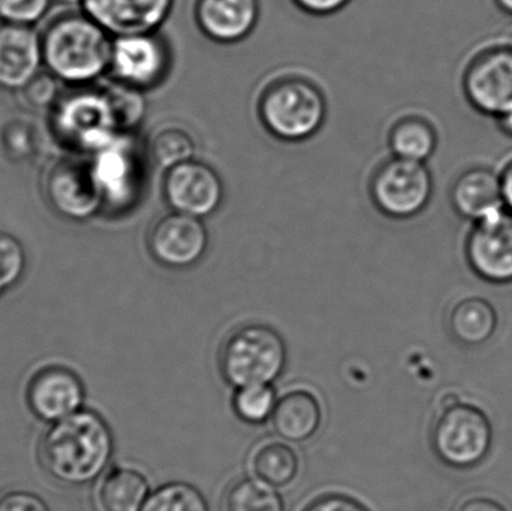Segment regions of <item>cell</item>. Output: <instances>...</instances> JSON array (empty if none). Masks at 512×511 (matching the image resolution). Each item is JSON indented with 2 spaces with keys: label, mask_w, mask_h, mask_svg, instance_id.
<instances>
[{
  "label": "cell",
  "mask_w": 512,
  "mask_h": 511,
  "mask_svg": "<svg viewBox=\"0 0 512 511\" xmlns=\"http://www.w3.org/2000/svg\"><path fill=\"white\" fill-rule=\"evenodd\" d=\"M110 428L93 411L80 410L57 420L39 443L42 467L57 482L87 485L102 476L113 458Z\"/></svg>",
  "instance_id": "6da1fadb"
},
{
  "label": "cell",
  "mask_w": 512,
  "mask_h": 511,
  "mask_svg": "<svg viewBox=\"0 0 512 511\" xmlns=\"http://www.w3.org/2000/svg\"><path fill=\"white\" fill-rule=\"evenodd\" d=\"M41 41L44 65L60 81L87 86L110 69L114 39L86 12L54 18Z\"/></svg>",
  "instance_id": "7a4b0ae2"
},
{
  "label": "cell",
  "mask_w": 512,
  "mask_h": 511,
  "mask_svg": "<svg viewBox=\"0 0 512 511\" xmlns=\"http://www.w3.org/2000/svg\"><path fill=\"white\" fill-rule=\"evenodd\" d=\"M51 110V129L57 140L77 153L95 155L125 132L110 89L77 86L60 96Z\"/></svg>",
  "instance_id": "3957f363"
},
{
  "label": "cell",
  "mask_w": 512,
  "mask_h": 511,
  "mask_svg": "<svg viewBox=\"0 0 512 511\" xmlns=\"http://www.w3.org/2000/svg\"><path fill=\"white\" fill-rule=\"evenodd\" d=\"M259 120L277 140L297 143L313 137L327 116L324 93L303 77L271 81L259 96Z\"/></svg>",
  "instance_id": "277c9868"
},
{
  "label": "cell",
  "mask_w": 512,
  "mask_h": 511,
  "mask_svg": "<svg viewBox=\"0 0 512 511\" xmlns=\"http://www.w3.org/2000/svg\"><path fill=\"white\" fill-rule=\"evenodd\" d=\"M219 365L222 377L234 389L270 386L285 371L286 345L271 327L248 324L228 336Z\"/></svg>",
  "instance_id": "5b68a950"
},
{
  "label": "cell",
  "mask_w": 512,
  "mask_h": 511,
  "mask_svg": "<svg viewBox=\"0 0 512 511\" xmlns=\"http://www.w3.org/2000/svg\"><path fill=\"white\" fill-rule=\"evenodd\" d=\"M492 440V425L480 408L463 404L456 395L442 401L441 416L433 426L432 446L445 465L475 467L489 455Z\"/></svg>",
  "instance_id": "8992f818"
},
{
  "label": "cell",
  "mask_w": 512,
  "mask_h": 511,
  "mask_svg": "<svg viewBox=\"0 0 512 511\" xmlns=\"http://www.w3.org/2000/svg\"><path fill=\"white\" fill-rule=\"evenodd\" d=\"M433 194V177L424 162L393 158L379 165L370 180L376 209L394 219L423 212Z\"/></svg>",
  "instance_id": "52a82bcc"
},
{
  "label": "cell",
  "mask_w": 512,
  "mask_h": 511,
  "mask_svg": "<svg viewBox=\"0 0 512 511\" xmlns=\"http://www.w3.org/2000/svg\"><path fill=\"white\" fill-rule=\"evenodd\" d=\"M44 192L51 209L69 221L83 222L104 209L90 162L62 158L48 167Z\"/></svg>",
  "instance_id": "ba28073f"
},
{
  "label": "cell",
  "mask_w": 512,
  "mask_h": 511,
  "mask_svg": "<svg viewBox=\"0 0 512 511\" xmlns=\"http://www.w3.org/2000/svg\"><path fill=\"white\" fill-rule=\"evenodd\" d=\"M463 90L472 107L487 116L512 111V47L501 45L478 54L463 77Z\"/></svg>",
  "instance_id": "9c48e42d"
},
{
  "label": "cell",
  "mask_w": 512,
  "mask_h": 511,
  "mask_svg": "<svg viewBox=\"0 0 512 511\" xmlns=\"http://www.w3.org/2000/svg\"><path fill=\"white\" fill-rule=\"evenodd\" d=\"M170 68V51L158 32L114 36L110 71L117 83L135 90L153 89Z\"/></svg>",
  "instance_id": "30bf717a"
},
{
  "label": "cell",
  "mask_w": 512,
  "mask_h": 511,
  "mask_svg": "<svg viewBox=\"0 0 512 511\" xmlns=\"http://www.w3.org/2000/svg\"><path fill=\"white\" fill-rule=\"evenodd\" d=\"M165 201L173 212L209 218L224 200V183L215 168L197 158L165 171Z\"/></svg>",
  "instance_id": "8fae6325"
},
{
  "label": "cell",
  "mask_w": 512,
  "mask_h": 511,
  "mask_svg": "<svg viewBox=\"0 0 512 511\" xmlns=\"http://www.w3.org/2000/svg\"><path fill=\"white\" fill-rule=\"evenodd\" d=\"M153 260L168 269L195 266L209 248V233L203 219L171 210L159 218L147 234Z\"/></svg>",
  "instance_id": "7c38bea8"
},
{
  "label": "cell",
  "mask_w": 512,
  "mask_h": 511,
  "mask_svg": "<svg viewBox=\"0 0 512 511\" xmlns=\"http://www.w3.org/2000/svg\"><path fill=\"white\" fill-rule=\"evenodd\" d=\"M471 269L492 284L512 282V213L504 209L474 222L466 239Z\"/></svg>",
  "instance_id": "4fadbf2b"
},
{
  "label": "cell",
  "mask_w": 512,
  "mask_h": 511,
  "mask_svg": "<svg viewBox=\"0 0 512 511\" xmlns=\"http://www.w3.org/2000/svg\"><path fill=\"white\" fill-rule=\"evenodd\" d=\"M104 200V209L123 210L135 203L140 186V161L125 135L90 161Z\"/></svg>",
  "instance_id": "5bb4252c"
},
{
  "label": "cell",
  "mask_w": 512,
  "mask_h": 511,
  "mask_svg": "<svg viewBox=\"0 0 512 511\" xmlns=\"http://www.w3.org/2000/svg\"><path fill=\"white\" fill-rule=\"evenodd\" d=\"M83 12L111 36L158 32L176 0H83Z\"/></svg>",
  "instance_id": "9a60e30c"
},
{
  "label": "cell",
  "mask_w": 512,
  "mask_h": 511,
  "mask_svg": "<svg viewBox=\"0 0 512 511\" xmlns=\"http://www.w3.org/2000/svg\"><path fill=\"white\" fill-rule=\"evenodd\" d=\"M192 17L207 38L236 44L258 26L261 0H194Z\"/></svg>",
  "instance_id": "2e32d148"
},
{
  "label": "cell",
  "mask_w": 512,
  "mask_h": 511,
  "mask_svg": "<svg viewBox=\"0 0 512 511\" xmlns=\"http://www.w3.org/2000/svg\"><path fill=\"white\" fill-rule=\"evenodd\" d=\"M42 65L41 36L32 26L0 23V89L23 90Z\"/></svg>",
  "instance_id": "e0dca14e"
},
{
  "label": "cell",
  "mask_w": 512,
  "mask_h": 511,
  "mask_svg": "<svg viewBox=\"0 0 512 511\" xmlns=\"http://www.w3.org/2000/svg\"><path fill=\"white\" fill-rule=\"evenodd\" d=\"M84 390L77 375L60 366L41 369L27 387V402L36 417L57 422L80 411Z\"/></svg>",
  "instance_id": "ac0fdd59"
},
{
  "label": "cell",
  "mask_w": 512,
  "mask_h": 511,
  "mask_svg": "<svg viewBox=\"0 0 512 511\" xmlns=\"http://www.w3.org/2000/svg\"><path fill=\"white\" fill-rule=\"evenodd\" d=\"M451 204L462 218L483 221L507 209L502 197L501 176L492 168L472 167L451 186Z\"/></svg>",
  "instance_id": "d6986e66"
},
{
  "label": "cell",
  "mask_w": 512,
  "mask_h": 511,
  "mask_svg": "<svg viewBox=\"0 0 512 511\" xmlns=\"http://www.w3.org/2000/svg\"><path fill=\"white\" fill-rule=\"evenodd\" d=\"M322 422L321 405L318 399L306 390L286 393L274 408L271 423L274 432L289 443H304L310 440Z\"/></svg>",
  "instance_id": "ffe728a7"
},
{
  "label": "cell",
  "mask_w": 512,
  "mask_h": 511,
  "mask_svg": "<svg viewBox=\"0 0 512 511\" xmlns=\"http://www.w3.org/2000/svg\"><path fill=\"white\" fill-rule=\"evenodd\" d=\"M498 329V314L492 303L481 297L460 300L450 315V332L460 344L478 347L486 344Z\"/></svg>",
  "instance_id": "44dd1931"
},
{
  "label": "cell",
  "mask_w": 512,
  "mask_h": 511,
  "mask_svg": "<svg viewBox=\"0 0 512 511\" xmlns=\"http://www.w3.org/2000/svg\"><path fill=\"white\" fill-rule=\"evenodd\" d=\"M146 477L131 468H114L102 479L98 489L101 511H143L149 500Z\"/></svg>",
  "instance_id": "7402d4cb"
},
{
  "label": "cell",
  "mask_w": 512,
  "mask_h": 511,
  "mask_svg": "<svg viewBox=\"0 0 512 511\" xmlns=\"http://www.w3.org/2000/svg\"><path fill=\"white\" fill-rule=\"evenodd\" d=\"M388 146L396 158L426 164L438 147V134L424 117L406 116L391 126Z\"/></svg>",
  "instance_id": "603a6c76"
},
{
  "label": "cell",
  "mask_w": 512,
  "mask_h": 511,
  "mask_svg": "<svg viewBox=\"0 0 512 511\" xmlns=\"http://www.w3.org/2000/svg\"><path fill=\"white\" fill-rule=\"evenodd\" d=\"M251 467L256 479L271 488H285L297 477L300 462L297 453L288 444L268 441L256 449Z\"/></svg>",
  "instance_id": "cb8c5ba5"
},
{
  "label": "cell",
  "mask_w": 512,
  "mask_h": 511,
  "mask_svg": "<svg viewBox=\"0 0 512 511\" xmlns=\"http://www.w3.org/2000/svg\"><path fill=\"white\" fill-rule=\"evenodd\" d=\"M197 143L182 126H165L156 132L150 143L153 161L165 171L195 159Z\"/></svg>",
  "instance_id": "d4e9b609"
},
{
  "label": "cell",
  "mask_w": 512,
  "mask_h": 511,
  "mask_svg": "<svg viewBox=\"0 0 512 511\" xmlns=\"http://www.w3.org/2000/svg\"><path fill=\"white\" fill-rule=\"evenodd\" d=\"M225 510L285 511V504L276 488L258 479H242L228 492Z\"/></svg>",
  "instance_id": "484cf974"
},
{
  "label": "cell",
  "mask_w": 512,
  "mask_h": 511,
  "mask_svg": "<svg viewBox=\"0 0 512 511\" xmlns=\"http://www.w3.org/2000/svg\"><path fill=\"white\" fill-rule=\"evenodd\" d=\"M143 511H210L206 498L194 486L168 483L153 492Z\"/></svg>",
  "instance_id": "4316f807"
},
{
  "label": "cell",
  "mask_w": 512,
  "mask_h": 511,
  "mask_svg": "<svg viewBox=\"0 0 512 511\" xmlns=\"http://www.w3.org/2000/svg\"><path fill=\"white\" fill-rule=\"evenodd\" d=\"M276 404V393L268 384L243 387L233 399L237 417L249 425H261L271 419Z\"/></svg>",
  "instance_id": "83f0119b"
},
{
  "label": "cell",
  "mask_w": 512,
  "mask_h": 511,
  "mask_svg": "<svg viewBox=\"0 0 512 511\" xmlns=\"http://www.w3.org/2000/svg\"><path fill=\"white\" fill-rule=\"evenodd\" d=\"M27 257L23 245L11 233L0 230V296L18 284L26 270Z\"/></svg>",
  "instance_id": "f1b7e54d"
},
{
  "label": "cell",
  "mask_w": 512,
  "mask_h": 511,
  "mask_svg": "<svg viewBox=\"0 0 512 511\" xmlns=\"http://www.w3.org/2000/svg\"><path fill=\"white\" fill-rule=\"evenodd\" d=\"M50 5L51 0H0V23L32 26L47 14Z\"/></svg>",
  "instance_id": "f546056e"
},
{
  "label": "cell",
  "mask_w": 512,
  "mask_h": 511,
  "mask_svg": "<svg viewBox=\"0 0 512 511\" xmlns=\"http://www.w3.org/2000/svg\"><path fill=\"white\" fill-rule=\"evenodd\" d=\"M59 81V78L54 77L51 72H39L21 90L24 101H26L29 107L35 108V110L53 108L57 101H59L60 96H62Z\"/></svg>",
  "instance_id": "4dcf8cb0"
},
{
  "label": "cell",
  "mask_w": 512,
  "mask_h": 511,
  "mask_svg": "<svg viewBox=\"0 0 512 511\" xmlns=\"http://www.w3.org/2000/svg\"><path fill=\"white\" fill-rule=\"evenodd\" d=\"M26 123L17 122L3 129V147L14 159H24L33 152L32 129Z\"/></svg>",
  "instance_id": "1f68e13d"
},
{
  "label": "cell",
  "mask_w": 512,
  "mask_h": 511,
  "mask_svg": "<svg viewBox=\"0 0 512 511\" xmlns=\"http://www.w3.org/2000/svg\"><path fill=\"white\" fill-rule=\"evenodd\" d=\"M0 511H50V509L36 495L12 491L0 495Z\"/></svg>",
  "instance_id": "d6a6232c"
},
{
  "label": "cell",
  "mask_w": 512,
  "mask_h": 511,
  "mask_svg": "<svg viewBox=\"0 0 512 511\" xmlns=\"http://www.w3.org/2000/svg\"><path fill=\"white\" fill-rule=\"evenodd\" d=\"M352 0H292L297 9L310 17H330L339 14Z\"/></svg>",
  "instance_id": "836d02e7"
},
{
  "label": "cell",
  "mask_w": 512,
  "mask_h": 511,
  "mask_svg": "<svg viewBox=\"0 0 512 511\" xmlns=\"http://www.w3.org/2000/svg\"><path fill=\"white\" fill-rule=\"evenodd\" d=\"M304 511H369L354 498L345 495H325L310 503Z\"/></svg>",
  "instance_id": "e575fe53"
},
{
  "label": "cell",
  "mask_w": 512,
  "mask_h": 511,
  "mask_svg": "<svg viewBox=\"0 0 512 511\" xmlns=\"http://www.w3.org/2000/svg\"><path fill=\"white\" fill-rule=\"evenodd\" d=\"M456 511H507V509L492 498L472 497L462 501Z\"/></svg>",
  "instance_id": "d590c367"
},
{
  "label": "cell",
  "mask_w": 512,
  "mask_h": 511,
  "mask_svg": "<svg viewBox=\"0 0 512 511\" xmlns=\"http://www.w3.org/2000/svg\"><path fill=\"white\" fill-rule=\"evenodd\" d=\"M502 197H504L505 207L512 213V161L508 162L501 173Z\"/></svg>",
  "instance_id": "8d00e7d4"
},
{
  "label": "cell",
  "mask_w": 512,
  "mask_h": 511,
  "mask_svg": "<svg viewBox=\"0 0 512 511\" xmlns=\"http://www.w3.org/2000/svg\"><path fill=\"white\" fill-rule=\"evenodd\" d=\"M498 126L502 134L512 138V111L511 113L505 114V116L499 117Z\"/></svg>",
  "instance_id": "74e56055"
},
{
  "label": "cell",
  "mask_w": 512,
  "mask_h": 511,
  "mask_svg": "<svg viewBox=\"0 0 512 511\" xmlns=\"http://www.w3.org/2000/svg\"><path fill=\"white\" fill-rule=\"evenodd\" d=\"M495 3L502 12L512 15V0H495Z\"/></svg>",
  "instance_id": "f35d334b"
},
{
  "label": "cell",
  "mask_w": 512,
  "mask_h": 511,
  "mask_svg": "<svg viewBox=\"0 0 512 511\" xmlns=\"http://www.w3.org/2000/svg\"><path fill=\"white\" fill-rule=\"evenodd\" d=\"M57 2L66 3V5H77V3H80L81 5V2H83V0H57Z\"/></svg>",
  "instance_id": "ab89813d"
}]
</instances>
